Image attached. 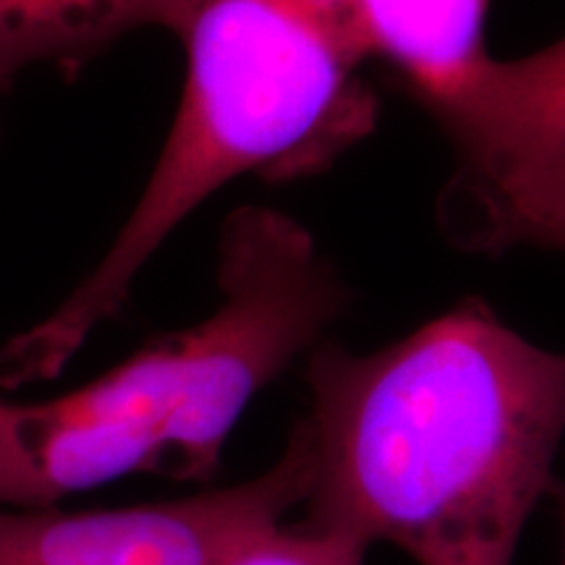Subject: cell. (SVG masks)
Here are the masks:
<instances>
[{
  "mask_svg": "<svg viewBox=\"0 0 565 565\" xmlns=\"http://www.w3.org/2000/svg\"><path fill=\"white\" fill-rule=\"evenodd\" d=\"M204 0H0V68L82 61L139 26L183 38Z\"/></svg>",
  "mask_w": 565,
  "mask_h": 565,
  "instance_id": "obj_7",
  "label": "cell"
},
{
  "mask_svg": "<svg viewBox=\"0 0 565 565\" xmlns=\"http://www.w3.org/2000/svg\"><path fill=\"white\" fill-rule=\"evenodd\" d=\"M207 320L141 345L84 387L17 406L51 503L131 475L212 479L246 406L345 315L349 286L286 212L238 207L223 225Z\"/></svg>",
  "mask_w": 565,
  "mask_h": 565,
  "instance_id": "obj_3",
  "label": "cell"
},
{
  "mask_svg": "<svg viewBox=\"0 0 565 565\" xmlns=\"http://www.w3.org/2000/svg\"><path fill=\"white\" fill-rule=\"evenodd\" d=\"M312 487L301 519L416 565H513L565 437V353L482 299L372 353H307Z\"/></svg>",
  "mask_w": 565,
  "mask_h": 565,
  "instance_id": "obj_1",
  "label": "cell"
},
{
  "mask_svg": "<svg viewBox=\"0 0 565 565\" xmlns=\"http://www.w3.org/2000/svg\"><path fill=\"white\" fill-rule=\"evenodd\" d=\"M45 484L19 433V412L0 401V508H47Z\"/></svg>",
  "mask_w": 565,
  "mask_h": 565,
  "instance_id": "obj_9",
  "label": "cell"
},
{
  "mask_svg": "<svg viewBox=\"0 0 565 565\" xmlns=\"http://www.w3.org/2000/svg\"><path fill=\"white\" fill-rule=\"evenodd\" d=\"M312 487V443L296 422L265 475L192 498L97 511L0 508V565H228L286 524Z\"/></svg>",
  "mask_w": 565,
  "mask_h": 565,
  "instance_id": "obj_5",
  "label": "cell"
},
{
  "mask_svg": "<svg viewBox=\"0 0 565 565\" xmlns=\"http://www.w3.org/2000/svg\"><path fill=\"white\" fill-rule=\"evenodd\" d=\"M557 498H561V521H563V561H561V565H565V487Z\"/></svg>",
  "mask_w": 565,
  "mask_h": 565,
  "instance_id": "obj_10",
  "label": "cell"
},
{
  "mask_svg": "<svg viewBox=\"0 0 565 565\" xmlns=\"http://www.w3.org/2000/svg\"><path fill=\"white\" fill-rule=\"evenodd\" d=\"M17 74H11V71H6V68H0V97H3V92L9 89V84H11V79Z\"/></svg>",
  "mask_w": 565,
  "mask_h": 565,
  "instance_id": "obj_11",
  "label": "cell"
},
{
  "mask_svg": "<svg viewBox=\"0 0 565 565\" xmlns=\"http://www.w3.org/2000/svg\"><path fill=\"white\" fill-rule=\"evenodd\" d=\"M181 40V108L145 194L95 273L0 345V391L61 374L158 246L225 183L320 173L374 131L380 103L362 68L377 51L362 0H207Z\"/></svg>",
  "mask_w": 565,
  "mask_h": 565,
  "instance_id": "obj_2",
  "label": "cell"
},
{
  "mask_svg": "<svg viewBox=\"0 0 565 565\" xmlns=\"http://www.w3.org/2000/svg\"><path fill=\"white\" fill-rule=\"evenodd\" d=\"M377 58L437 118L482 63L490 0H362Z\"/></svg>",
  "mask_w": 565,
  "mask_h": 565,
  "instance_id": "obj_6",
  "label": "cell"
},
{
  "mask_svg": "<svg viewBox=\"0 0 565 565\" xmlns=\"http://www.w3.org/2000/svg\"><path fill=\"white\" fill-rule=\"evenodd\" d=\"M366 553L370 547L353 536L299 519L259 536L228 565H366Z\"/></svg>",
  "mask_w": 565,
  "mask_h": 565,
  "instance_id": "obj_8",
  "label": "cell"
},
{
  "mask_svg": "<svg viewBox=\"0 0 565 565\" xmlns=\"http://www.w3.org/2000/svg\"><path fill=\"white\" fill-rule=\"evenodd\" d=\"M456 147L440 221L466 252H565V38L492 55L435 118Z\"/></svg>",
  "mask_w": 565,
  "mask_h": 565,
  "instance_id": "obj_4",
  "label": "cell"
}]
</instances>
